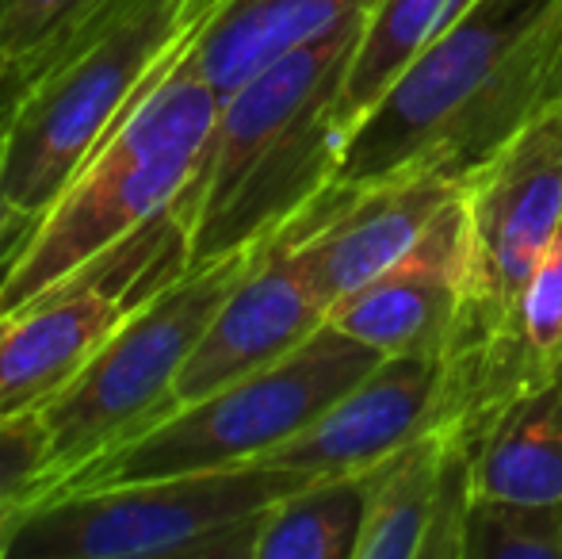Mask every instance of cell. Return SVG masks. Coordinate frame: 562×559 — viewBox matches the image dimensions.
Segmentation results:
<instances>
[{"instance_id":"cell-1","label":"cell","mask_w":562,"mask_h":559,"mask_svg":"<svg viewBox=\"0 0 562 559\" xmlns=\"http://www.w3.org/2000/svg\"><path fill=\"white\" fill-rule=\"evenodd\" d=\"M562 104V0H467L348 135L337 185L471 177Z\"/></svg>"},{"instance_id":"cell-2","label":"cell","mask_w":562,"mask_h":559,"mask_svg":"<svg viewBox=\"0 0 562 559\" xmlns=\"http://www.w3.org/2000/svg\"><path fill=\"white\" fill-rule=\"evenodd\" d=\"M368 8L223 100L207 161L188 192V269L268 242L337 185L340 89Z\"/></svg>"},{"instance_id":"cell-3","label":"cell","mask_w":562,"mask_h":559,"mask_svg":"<svg viewBox=\"0 0 562 559\" xmlns=\"http://www.w3.org/2000/svg\"><path fill=\"white\" fill-rule=\"evenodd\" d=\"M218 112L223 97L192 58L146 92L100 142L81 177L38 211L0 277V318L77 280H115L126 249L195 188Z\"/></svg>"},{"instance_id":"cell-4","label":"cell","mask_w":562,"mask_h":559,"mask_svg":"<svg viewBox=\"0 0 562 559\" xmlns=\"http://www.w3.org/2000/svg\"><path fill=\"white\" fill-rule=\"evenodd\" d=\"M311 479L257 460L58 494L23 517L4 559H252L268 510Z\"/></svg>"},{"instance_id":"cell-5","label":"cell","mask_w":562,"mask_h":559,"mask_svg":"<svg viewBox=\"0 0 562 559\" xmlns=\"http://www.w3.org/2000/svg\"><path fill=\"white\" fill-rule=\"evenodd\" d=\"M229 0H142L85 58L31 92L0 127V180L23 215L46 211L89 165L112 127L154 92Z\"/></svg>"},{"instance_id":"cell-6","label":"cell","mask_w":562,"mask_h":559,"mask_svg":"<svg viewBox=\"0 0 562 559\" xmlns=\"http://www.w3.org/2000/svg\"><path fill=\"white\" fill-rule=\"evenodd\" d=\"M276 238V234H272ZM268 242L192 265L131 306L85 368L43 406L50 437V494L172 414V383L237 280Z\"/></svg>"},{"instance_id":"cell-7","label":"cell","mask_w":562,"mask_h":559,"mask_svg":"<svg viewBox=\"0 0 562 559\" xmlns=\"http://www.w3.org/2000/svg\"><path fill=\"white\" fill-rule=\"evenodd\" d=\"M379 360L383 357L375 349L326 322L283 360L211 391L200 403L165 414L115 452L77 471L58 494L257 463L318 422Z\"/></svg>"},{"instance_id":"cell-8","label":"cell","mask_w":562,"mask_h":559,"mask_svg":"<svg viewBox=\"0 0 562 559\" xmlns=\"http://www.w3.org/2000/svg\"><path fill=\"white\" fill-rule=\"evenodd\" d=\"M562 231V104L540 115L463 192V329L448 360H471L502 334L513 303Z\"/></svg>"},{"instance_id":"cell-9","label":"cell","mask_w":562,"mask_h":559,"mask_svg":"<svg viewBox=\"0 0 562 559\" xmlns=\"http://www.w3.org/2000/svg\"><path fill=\"white\" fill-rule=\"evenodd\" d=\"M467 177L406 169L371 185H334L291 223V257L334 311L345 295L406 261L459 208Z\"/></svg>"},{"instance_id":"cell-10","label":"cell","mask_w":562,"mask_h":559,"mask_svg":"<svg viewBox=\"0 0 562 559\" xmlns=\"http://www.w3.org/2000/svg\"><path fill=\"white\" fill-rule=\"evenodd\" d=\"M456 422L448 357H383L299 437L268 452L306 476H363L402 445Z\"/></svg>"},{"instance_id":"cell-11","label":"cell","mask_w":562,"mask_h":559,"mask_svg":"<svg viewBox=\"0 0 562 559\" xmlns=\"http://www.w3.org/2000/svg\"><path fill=\"white\" fill-rule=\"evenodd\" d=\"M356 559H463L474 491V440L445 425L363 471Z\"/></svg>"},{"instance_id":"cell-12","label":"cell","mask_w":562,"mask_h":559,"mask_svg":"<svg viewBox=\"0 0 562 559\" xmlns=\"http://www.w3.org/2000/svg\"><path fill=\"white\" fill-rule=\"evenodd\" d=\"M291 223L276 238H268V246L229 288L211 326L203 329L200 345L172 383V411L276 365L329 322V311L291 257Z\"/></svg>"},{"instance_id":"cell-13","label":"cell","mask_w":562,"mask_h":559,"mask_svg":"<svg viewBox=\"0 0 562 559\" xmlns=\"http://www.w3.org/2000/svg\"><path fill=\"white\" fill-rule=\"evenodd\" d=\"M329 322L379 357H451L463 329V200L406 261L340 299Z\"/></svg>"},{"instance_id":"cell-14","label":"cell","mask_w":562,"mask_h":559,"mask_svg":"<svg viewBox=\"0 0 562 559\" xmlns=\"http://www.w3.org/2000/svg\"><path fill=\"white\" fill-rule=\"evenodd\" d=\"M112 280H77L0 318V418L43 411L138 303Z\"/></svg>"},{"instance_id":"cell-15","label":"cell","mask_w":562,"mask_h":559,"mask_svg":"<svg viewBox=\"0 0 562 559\" xmlns=\"http://www.w3.org/2000/svg\"><path fill=\"white\" fill-rule=\"evenodd\" d=\"M562 380V231L513 303L502 334L471 360H451L456 422L471 440L509 399Z\"/></svg>"},{"instance_id":"cell-16","label":"cell","mask_w":562,"mask_h":559,"mask_svg":"<svg viewBox=\"0 0 562 559\" xmlns=\"http://www.w3.org/2000/svg\"><path fill=\"white\" fill-rule=\"evenodd\" d=\"M368 4L371 0H229L200 38L192 62L226 100L252 74L314 43Z\"/></svg>"},{"instance_id":"cell-17","label":"cell","mask_w":562,"mask_h":559,"mask_svg":"<svg viewBox=\"0 0 562 559\" xmlns=\"http://www.w3.org/2000/svg\"><path fill=\"white\" fill-rule=\"evenodd\" d=\"M479 499L562 502V380L509 399L474 440Z\"/></svg>"},{"instance_id":"cell-18","label":"cell","mask_w":562,"mask_h":559,"mask_svg":"<svg viewBox=\"0 0 562 559\" xmlns=\"http://www.w3.org/2000/svg\"><path fill=\"white\" fill-rule=\"evenodd\" d=\"M459 8L463 0H371L360 43L348 62L345 89H340L345 142L379 104V97L398 81L402 69L445 31V23Z\"/></svg>"},{"instance_id":"cell-19","label":"cell","mask_w":562,"mask_h":559,"mask_svg":"<svg viewBox=\"0 0 562 559\" xmlns=\"http://www.w3.org/2000/svg\"><path fill=\"white\" fill-rule=\"evenodd\" d=\"M363 476H318L268 510L252 559H356Z\"/></svg>"},{"instance_id":"cell-20","label":"cell","mask_w":562,"mask_h":559,"mask_svg":"<svg viewBox=\"0 0 562 559\" xmlns=\"http://www.w3.org/2000/svg\"><path fill=\"white\" fill-rule=\"evenodd\" d=\"M463 559H562V502L474 499Z\"/></svg>"},{"instance_id":"cell-21","label":"cell","mask_w":562,"mask_h":559,"mask_svg":"<svg viewBox=\"0 0 562 559\" xmlns=\"http://www.w3.org/2000/svg\"><path fill=\"white\" fill-rule=\"evenodd\" d=\"M50 494V437L43 411L0 418V559L20 522Z\"/></svg>"},{"instance_id":"cell-22","label":"cell","mask_w":562,"mask_h":559,"mask_svg":"<svg viewBox=\"0 0 562 559\" xmlns=\"http://www.w3.org/2000/svg\"><path fill=\"white\" fill-rule=\"evenodd\" d=\"M38 215H23L20 208H12L4 195V180H0V277H4L8 261L15 257V249H20V242L27 238L31 223H35Z\"/></svg>"},{"instance_id":"cell-23","label":"cell","mask_w":562,"mask_h":559,"mask_svg":"<svg viewBox=\"0 0 562 559\" xmlns=\"http://www.w3.org/2000/svg\"><path fill=\"white\" fill-rule=\"evenodd\" d=\"M463 4H467V0H463Z\"/></svg>"}]
</instances>
